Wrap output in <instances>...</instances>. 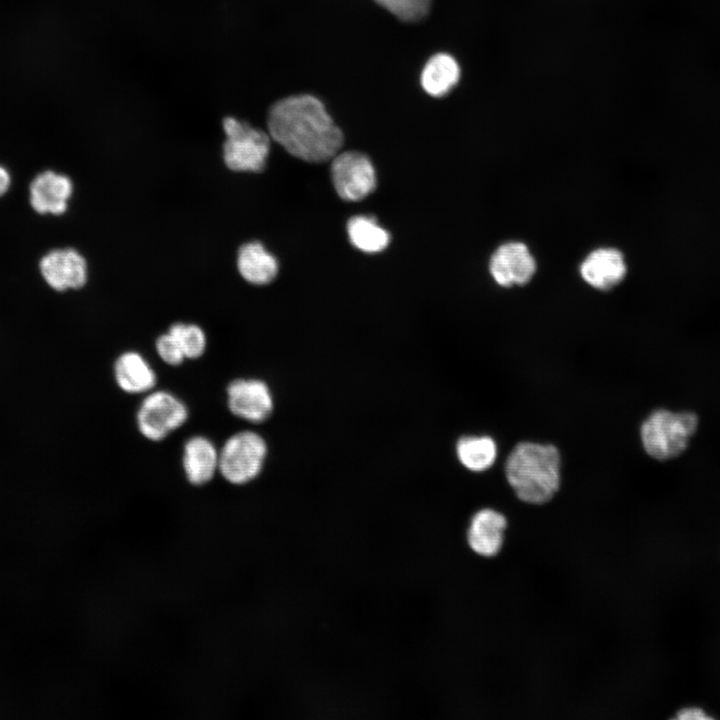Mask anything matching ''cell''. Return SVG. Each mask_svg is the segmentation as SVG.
<instances>
[{
    "label": "cell",
    "mask_w": 720,
    "mask_h": 720,
    "mask_svg": "<svg viewBox=\"0 0 720 720\" xmlns=\"http://www.w3.org/2000/svg\"><path fill=\"white\" fill-rule=\"evenodd\" d=\"M189 418L185 402L167 390L145 394L136 412L139 433L149 441L160 442L182 427Z\"/></svg>",
    "instance_id": "6"
},
{
    "label": "cell",
    "mask_w": 720,
    "mask_h": 720,
    "mask_svg": "<svg viewBox=\"0 0 720 720\" xmlns=\"http://www.w3.org/2000/svg\"><path fill=\"white\" fill-rule=\"evenodd\" d=\"M398 19L415 22L423 19L429 12L431 0H374Z\"/></svg>",
    "instance_id": "21"
},
{
    "label": "cell",
    "mask_w": 720,
    "mask_h": 720,
    "mask_svg": "<svg viewBox=\"0 0 720 720\" xmlns=\"http://www.w3.org/2000/svg\"><path fill=\"white\" fill-rule=\"evenodd\" d=\"M155 350L158 357L169 366H179L186 360L179 344L168 331L157 337Z\"/></svg>",
    "instance_id": "22"
},
{
    "label": "cell",
    "mask_w": 720,
    "mask_h": 720,
    "mask_svg": "<svg viewBox=\"0 0 720 720\" xmlns=\"http://www.w3.org/2000/svg\"><path fill=\"white\" fill-rule=\"evenodd\" d=\"M223 129L226 134L223 145L226 166L238 172L262 171L270 150L269 135L233 117L223 120Z\"/></svg>",
    "instance_id": "5"
},
{
    "label": "cell",
    "mask_w": 720,
    "mask_h": 720,
    "mask_svg": "<svg viewBox=\"0 0 720 720\" xmlns=\"http://www.w3.org/2000/svg\"><path fill=\"white\" fill-rule=\"evenodd\" d=\"M73 191L70 178L54 171L38 174L30 184V203L39 214L60 215L67 209Z\"/></svg>",
    "instance_id": "12"
},
{
    "label": "cell",
    "mask_w": 720,
    "mask_h": 720,
    "mask_svg": "<svg viewBox=\"0 0 720 720\" xmlns=\"http://www.w3.org/2000/svg\"><path fill=\"white\" fill-rule=\"evenodd\" d=\"M45 282L56 291L78 289L87 281V263L75 249H55L45 254L39 263Z\"/></svg>",
    "instance_id": "10"
},
{
    "label": "cell",
    "mask_w": 720,
    "mask_h": 720,
    "mask_svg": "<svg viewBox=\"0 0 720 720\" xmlns=\"http://www.w3.org/2000/svg\"><path fill=\"white\" fill-rule=\"evenodd\" d=\"M347 232L352 245L366 253L382 251L390 241L388 232L371 216L352 217L347 223Z\"/></svg>",
    "instance_id": "19"
},
{
    "label": "cell",
    "mask_w": 720,
    "mask_h": 720,
    "mask_svg": "<svg viewBox=\"0 0 720 720\" xmlns=\"http://www.w3.org/2000/svg\"><path fill=\"white\" fill-rule=\"evenodd\" d=\"M459 462L472 472L489 469L497 458V445L489 436H463L456 444Z\"/></svg>",
    "instance_id": "18"
},
{
    "label": "cell",
    "mask_w": 720,
    "mask_h": 720,
    "mask_svg": "<svg viewBox=\"0 0 720 720\" xmlns=\"http://www.w3.org/2000/svg\"><path fill=\"white\" fill-rule=\"evenodd\" d=\"M459 78L460 67L456 59L447 53H437L424 65L420 83L430 96L443 97L457 85Z\"/></svg>",
    "instance_id": "17"
},
{
    "label": "cell",
    "mask_w": 720,
    "mask_h": 720,
    "mask_svg": "<svg viewBox=\"0 0 720 720\" xmlns=\"http://www.w3.org/2000/svg\"><path fill=\"white\" fill-rule=\"evenodd\" d=\"M113 375L117 386L127 394H147L154 390L157 374L138 351H125L115 360Z\"/></svg>",
    "instance_id": "14"
},
{
    "label": "cell",
    "mask_w": 720,
    "mask_h": 720,
    "mask_svg": "<svg viewBox=\"0 0 720 720\" xmlns=\"http://www.w3.org/2000/svg\"><path fill=\"white\" fill-rule=\"evenodd\" d=\"M560 468V454L554 445L526 441L518 443L509 453L505 475L519 500L542 505L560 488Z\"/></svg>",
    "instance_id": "2"
},
{
    "label": "cell",
    "mask_w": 720,
    "mask_h": 720,
    "mask_svg": "<svg viewBox=\"0 0 720 720\" xmlns=\"http://www.w3.org/2000/svg\"><path fill=\"white\" fill-rule=\"evenodd\" d=\"M237 267L240 275L249 283L265 285L278 273V263L259 242H249L239 248Z\"/></svg>",
    "instance_id": "16"
},
{
    "label": "cell",
    "mask_w": 720,
    "mask_h": 720,
    "mask_svg": "<svg viewBox=\"0 0 720 720\" xmlns=\"http://www.w3.org/2000/svg\"><path fill=\"white\" fill-rule=\"evenodd\" d=\"M182 467L190 484H207L218 473L219 448L206 436L189 437L183 446Z\"/></svg>",
    "instance_id": "13"
},
{
    "label": "cell",
    "mask_w": 720,
    "mask_h": 720,
    "mask_svg": "<svg viewBox=\"0 0 720 720\" xmlns=\"http://www.w3.org/2000/svg\"><path fill=\"white\" fill-rule=\"evenodd\" d=\"M268 454L267 442L253 430L230 435L219 448L218 473L232 485H245L263 470Z\"/></svg>",
    "instance_id": "4"
},
{
    "label": "cell",
    "mask_w": 720,
    "mask_h": 720,
    "mask_svg": "<svg viewBox=\"0 0 720 720\" xmlns=\"http://www.w3.org/2000/svg\"><path fill=\"white\" fill-rule=\"evenodd\" d=\"M267 125L274 141L307 162L328 161L343 144L341 130L313 95H294L277 101L269 110Z\"/></svg>",
    "instance_id": "1"
},
{
    "label": "cell",
    "mask_w": 720,
    "mask_h": 720,
    "mask_svg": "<svg viewBox=\"0 0 720 720\" xmlns=\"http://www.w3.org/2000/svg\"><path fill=\"white\" fill-rule=\"evenodd\" d=\"M697 425V416L692 412L654 410L641 425L642 446L649 456L657 460L672 459L687 448Z\"/></svg>",
    "instance_id": "3"
},
{
    "label": "cell",
    "mask_w": 720,
    "mask_h": 720,
    "mask_svg": "<svg viewBox=\"0 0 720 720\" xmlns=\"http://www.w3.org/2000/svg\"><path fill=\"white\" fill-rule=\"evenodd\" d=\"M508 520L493 508L474 512L465 529V543L470 551L483 559L497 557L504 548Z\"/></svg>",
    "instance_id": "9"
},
{
    "label": "cell",
    "mask_w": 720,
    "mask_h": 720,
    "mask_svg": "<svg viewBox=\"0 0 720 720\" xmlns=\"http://www.w3.org/2000/svg\"><path fill=\"white\" fill-rule=\"evenodd\" d=\"M677 719L681 720H706L711 719L710 716L706 715L705 712L699 708H685L680 710L676 716Z\"/></svg>",
    "instance_id": "23"
},
{
    "label": "cell",
    "mask_w": 720,
    "mask_h": 720,
    "mask_svg": "<svg viewBox=\"0 0 720 720\" xmlns=\"http://www.w3.org/2000/svg\"><path fill=\"white\" fill-rule=\"evenodd\" d=\"M179 344L186 360L200 358L207 349V336L196 324L177 322L167 330Z\"/></svg>",
    "instance_id": "20"
},
{
    "label": "cell",
    "mask_w": 720,
    "mask_h": 720,
    "mask_svg": "<svg viewBox=\"0 0 720 720\" xmlns=\"http://www.w3.org/2000/svg\"><path fill=\"white\" fill-rule=\"evenodd\" d=\"M11 183V177L8 170L0 166V196L7 192Z\"/></svg>",
    "instance_id": "24"
},
{
    "label": "cell",
    "mask_w": 720,
    "mask_h": 720,
    "mask_svg": "<svg viewBox=\"0 0 720 720\" xmlns=\"http://www.w3.org/2000/svg\"><path fill=\"white\" fill-rule=\"evenodd\" d=\"M582 278L592 287L607 290L626 274L623 255L616 249L600 248L591 252L580 267Z\"/></svg>",
    "instance_id": "15"
},
{
    "label": "cell",
    "mask_w": 720,
    "mask_h": 720,
    "mask_svg": "<svg viewBox=\"0 0 720 720\" xmlns=\"http://www.w3.org/2000/svg\"><path fill=\"white\" fill-rule=\"evenodd\" d=\"M489 269L497 284L510 287L527 283L535 273L536 262L525 244L509 242L493 253Z\"/></svg>",
    "instance_id": "11"
},
{
    "label": "cell",
    "mask_w": 720,
    "mask_h": 720,
    "mask_svg": "<svg viewBox=\"0 0 720 720\" xmlns=\"http://www.w3.org/2000/svg\"><path fill=\"white\" fill-rule=\"evenodd\" d=\"M226 403L231 414L253 424L266 421L274 409L271 389L257 378L232 380L226 387Z\"/></svg>",
    "instance_id": "8"
},
{
    "label": "cell",
    "mask_w": 720,
    "mask_h": 720,
    "mask_svg": "<svg viewBox=\"0 0 720 720\" xmlns=\"http://www.w3.org/2000/svg\"><path fill=\"white\" fill-rule=\"evenodd\" d=\"M331 176L337 194L347 201H359L376 187V173L370 159L359 152L347 151L332 158Z\"/></svg>",
    "instance_id": "7"
}]
</instances>
